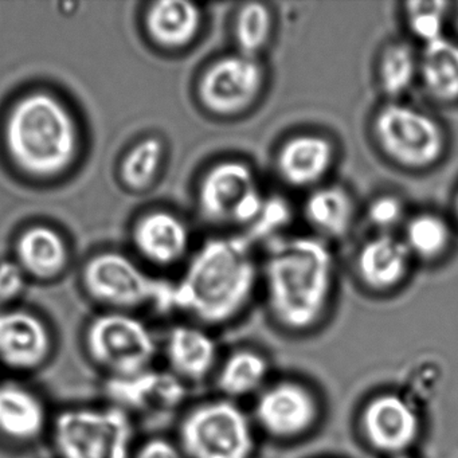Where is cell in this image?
I'll return each instance as SVG.
<instances>
[{
	"label": "cell",
	"mask_w": 458,
	"mask_h": 458,
	"mask_svg": "<svg viewBox=\"0 0 458 458\" xmlns=\"http://www.w3.org/2000/svg\"><path fill=\"white\" fill-rule=\"evenodd\" d=\"M259 250V293L273 323L293 335L310 334L328 318L339 284L335 246L288 233Z\"/></svg>",
	"instance_id": "6da1fadb"
},
{
	"label": "cell",
	"mask_w": 458,
	"mask_h": 458,
	"mask_svg": "<svg viewBox=\"0 0 458 458\" xmlns=\"http://www.w3.org/2000/svg\"><path fill=\"white\" fill-rule=\"evenodd\" d=\"M259 249L245 235L214 233L192 250L174 283V307L206 328L232 324L259 293Z\"/></svg>",
	"instance_id": "7a4b0ae2"
},
{
	"label": "cell",
	"mask_w": 458,
	"mask_h": 458,
	"mask_svg": "<svg viewBox=\"0 0 458 458\" xmlns=\"http://www.w3.org/2000/svg\"><path fill=\"white\" fill-rule=\"evenodd\" d=\"M79 140V128L68 106L47 92L20 98L4 124V143L13 162L38 178L68 170L76 159Z\"/></svg>",
	"instance_id": "3957f363"
},
{
	"label": "cell",
	"mask_w": 458,
	"mask_h": 458,
	"mask_svg": "<svg viewBox=\"0 0 458 458\" xmlns=\"http://www.w3.org/2000/svg\"><path fill=\"white\" fill-rule=\"evenodd\" d=\"M367 135L380 159L407 175L438 167L449 147L441 120L407 100L380 101L369 114Z\"/></svg>",
	"instance_id": "277c9868"
},
{
	"label": "cell",
	"mask_w": 458,
	"mask_h": 458,
	"mask_svg": "<svg viewBox=\"0 0 458 458\" xmlns=\"http://www.w3.org/2000/svg\"><path fill=\"white\" fill-rule=\"evenodd\" d=\"M267 195L261 173L250 159L225 154L200 171L194 202L198 216L214 233L246 235L259 219Z\"/></svg>",
	"instance_id": "5b68a950"
},
{
	"label": "cell",
	"mask_w": 458,
	"mask_h": 458,
	"mask_svg": "<svg viewBox=\"0 0 458 458\" xmlns=\"http://www.w3.org/2000/svg\"><path fill=\"white\" fill-rule=\"evenodd\" d=\"M49 438L57 458H132L135 418L116 404H73L53 414Z\"/></svg>",
	"instance_id": "8992f818"
},
{
	"label": "cell",
	"mask_w": 458,
	"mask_h": 458,
	"mask_svg": "<svg viewBox=\"0 0 458 458\" xmlns=\"http://www.w3.org/2000/svg\"><path fill=\"white\" fill-rule=\"evenodd\" d=\"M272 73L267 58L230 49L208 60L195 82L199 108L216 122H238L250 116L269 93Z\"/></svg>",
	"instance_id": "52a82bcc"
},
{
	"label": "cell",
	"mask_w": 458,
	"mask_h": 458,
	"mask_svg": "<svg viewBox=\"0 0 458 458\" xmlns=\"http://www.w3.org/2000/svg\"><path fill=\"white\" fill-rule=\"evenodd\" d=\"M85 356L104 380L124 379L152 369L160 340L138 313L101 310L81 335Z\"/></svg>",
	"instance_id": "ba28073f"
},
{
	"label": "cell",
	"mask_w": 458,
	"mask_h": 458,
	"mask_svg": "<svg viewBox=\"0 0 458 458\" xmlns=\"http://www.w3.org/2000/svg\"><path fill=\"white\" fill-rule=\"evenodd\" d=\"M176 442L187 458H254L253 417L232 399H208L183 412Z\"/></svg>",
	"instance_id": "9c48e42d"
},
{
	"label": "cell",
	"mask_w": 458,
	"mask_h": 458,
	"mask_svg": "<svg viewBox=\"0 0 458 458\" xmlns=\"http://www.w3.org/2000/svg\"><path fill=\"white\" fill-rule=\"evenodd\" d=\"M82 285L104 310L136 313L149 305L162 312L175 310L174 284L151 277L130 257L116 251L89 259L82 273Z\"/></svg>",
	"instance_id": "30bf717a"
},
{
	"label": "cell",
	"mask_w": 458,
	"mask_h": 458,
	"mask_svg": "<svg viewBox=\"0 0 458 458\" xmlns=\"http://www.w3.org/2000/svg\"><path fill=\"white\" fill-rule=\"evenodd\" d=\"M342 157V144L334 133L301 127L278 139L270 155V165L284 190L302 195L335 179Z\"/></svg>",
	"instance_id": "8fae6325"
},
{
	"label": "cell",
	"mask_w": 458,
	"mask_h": 458,
	"mask_svg": "<svg viewBox=\"0 0 458 458\" xmlns=\"http://www.w3.org/2000/svg\"><path fill=\"white\" fill-rule=\"evenodd\" d=\"M323 414L318 394L296 379L267 385L254 403V425L269 438L292 442L315 430Z\"/></svg>",
	"instance_id": "7c38bea8"
},
{
	"label": "cell",
	"mask_w": 458,
	"mask_h": 458,
	"mask_svg": "<svg viewBox=\"0 0 458 458\" xmlns=\"http://www.w3.org/2000/svg\"><path fill=\"white\" fill-rule=\"evenodd\" d=\"M358 426L367 446L387 458L410 453L422 434L417 407L394 391L369 396L359 411Z\"/></svg>",
	"instance_id": "4fadbf2b"
},
{
	"label": "cell",
	"mask_w": 458,
	"mask_h": 458,
	"mask_svg": "<svg viewBox=\"0 0 458 458\" xmlns=\"http://www.w3.org/2000/svg\"><path fill=\"white\" fill-rule=\"evenodd\" d=\"M414 259L399 235L367 233L350 257V273L359 288L372 296L398 293L414 273Z\"/></svg>",
	"instance_id": "5bb4252c"
},
{
	"label": "cell",
	"mask_w": 458,
	"mask_h": 458,
	"mask_svg": "<svg viewBox=\"0 0 458 458\" xmlns=\"http://www.w3.org/2000/svg\"><path fill=\"white\" fill-rule=\"evenodd\" d=\"M57 336L36 310L14 307L0 312V367L17 375L41 371L52 361Z\"/></svg>",
	"instance_id": "9a60e30c"
},
{
	"label": "cell",
	"mask_w": 458,
	"mask_h": 458,
	"mask_svg": "<svg viewBox=\"0 0 458 458\" xmlns=\"http://www.w3.org/2000/svg\"><path fill=\"white\" fill-rule=\"evenodd\" d=\"M361 203L353 190L332 179L301 195L297 216L308 234L335 246L352 237L360 225Z\"/></svg>",
	"instance_id": "2e32d148"
},
{
	"label": "cell",
	"mask_w": 458,
	"mask_h": 458,
	"mask_svg": "<svg viewBox=\"0 0 458 458\" xmlns=\"http://www.w3.org/2000/svg\"><path fill=\"white\" fill-rule=\"evenodd\" d=\"M53 414L47 399L17 377L0 380V444L28 449L49 437Z\"/></svg>",
	"instance_id": "e0dca14e"
},
{
	"label": "cell",
	"mask_w": 458,
	"mask_h": 458,
	"mask_svg": "<svg viewBox=\"0 0 458 458\" xmlns=\"http://www.w3.org/2000/svg\"><path fill=\"white\" fill-rule=\"evenodd\" d=\"M109 403L132 415H165L179 409L187 396V385L167 369L157 367L124 377L104 380Z\"/></svg>",
	"instance_id": "ac0fdd59"
},
{
	"label": "cell",
	"mask_w": 458,
	"mask_h": 458,
	"mask_svg": "<svg viewBox=\"0 0 458 458\" xmlns=\"http://www.w3.org/2000/svg\"><path fill=\"white\" fill-rule=\"evenodd\" d=\"M165 369L186 383H200L216 374L219 348L210 329L192 321L174 324L160 340Z\"/></svg>",
	"instance_id": "d6986e66"
},
{
	"label": "cell",
	"mask_w": 458,
	"mask_h": 458,
	"mask_svg": "<svg viewBox=\"0 0 458 458\" xmlns=\"http://www.w3.org/2000/svg\"><path fill=\"white\" fill-rule=\"evenodd\" d=\"M133 242L141 256L159 267L187 261L194 250L189 222L167 210L141 216L133 229Z\"/></svg>",
	"instance_id": "ffe728a7"
},
{
	"label": "cell",
	"mask_w": 458,
	"mask_h": 458,
	"mask_svg": "<svg viewBox=\"0 0 458 458\" xmlns=\"http://www.w3.org/2000/svg\"><path fill=\"white\" fill-rule=\"evenodd\" d=\"M208 25V12L195 2L160 0L147 13L146 26L155 44L181 52L194 47Z\"/></svg>",
	"instance_id": "44dd1931"
},
{
	"label": "cell",
	"mask_w": 458,
	"mask_h": 458,
	"mask_svg": "<svg viewBox=\"0 0 458 458\" xmlns=\"http://www.w3.org/2000/svg\"><path fill=\"white\" fill-rule=\"evenodd\" d=\"M374 81L382 101L407 100L420 81V47L407 37L383 42L375 55Z\"/></svg>",
	"instance_id": "7402d4cb"
},
{
	"label": "cell",
	"mask_w": 458,
	"mask_h": 458,
	"mask_svg": "<svg viewBox=\"0 0 458 458\" xmlns=\"http://www.w3.org/2000/svg\"><path fill=\"white\" fill-rule=\"evenodd\" d=\"M399 237L417 267H433L449 256L454 243V226L434 208H412Z\"/></svg>",
	"instance_id": "603a6c76"
},
{
	"label": "cell",
	"mask_w": 458,
	"mask_h": 458,
	"mask_svg": "<svg viewBox=\"0 0 458 458\" xmlns=\"http://www.w3.org/2000/svg\"><path fill=\"white\" fill-rule=\"evenodd\" d=\"M277 33V10L267 2H242L230 14L229 37L235 52L265 58L275 45Z\"/></svg>",
	"instance_id": "cb8c5ba5"
},
{
	"label": "cell",
	"mask_w": 458,
	"mask_h": 458,
	"mask_svg": "<svg viewBox=\"0 0 458 458\" xmlns=\"http://www.w3.org/2000/svg\"><path fill=\"white\" fill-rule=\"evenodd\" d=\"M428 100L436 104L458 101V42L449 36L420 47V81Z\"/></svg>",
	"instance_id": "d4e9b609"
},
{
	"label": "cell",
	"mask_w": 458,
	"mask_h": 458,
	"mask_svg": "<svg viewBox=\"0 0 458 458\" xmlns=\"http://www.w3.org/2000/svg\"><path fill=\"white\" fill-rule=\"evenodd\" d=\"M17 264L29 278L47 281L60 276L68 264V246L57 230L47 225L29 227L18 238Z\"/></svg>",
	"instance_id": "484cf974"
},
{
	"label": "cell",
	"mask_w": 458,
	"mask_h": 458,
	"mask_svg": "<svg viewBox=\"0 0 458 458\" xmlns=\"http://www.w3.org/2000/svg\"><path fill=\"white\" fill-rule=\"evenodd\" d=\"M270 363L267 356L253 348L233 351L219 361L214 377L221 396L238 399L259 395L267 387Z\"/></svg>",
	"instance_id": "4316f807"
},
{
	"label": "cell",
	"mask_w": 458,
	"mask_h": 458,
	"mask_svg": "<svg viewBox=\"0 0 458 458\" xmlns=\"http://www.w3.org/2000/svg\"><path fill=\"white\" fill-rule=\"evenodd\" d=\"M453 4L442 0H410L399 7L404 33L418 47H425L447 36Z\"/></svg>",
	"instance_id": "83f0119b"
},
{
	"label": "cell",
	"mask_w": 458,
	"mask_h": 458,
	"mask_svg": "<svg viewBox=\"0 0 458 458\" xmlns=\"http://www.w3.org/2000/svg\"><path fill=\"white\" fill-rule=\"evenodd\" d=\"M411 211L409 200L398 190H377L361 203L360 224L371 234L399 235Z\"/></svg>",
	"instance_id": "f1b7e54d"
},
{
	"label": "cell",
	"mask_w": 458,
	"mask_h": 458,
	"mask_svg": "<svg viewBox=\"0 0 458 458\" xmlns=\"http://www.w3.org/2000/svg\"><path fill=\"white\" fill-rule=\"evenodd\" d=\"M165 147L159 138H147L133 146L122 163V178L131 189L154 183L165 162Z\"/></svg>",
	"instance_id": "f546056e"
},
{
	"label": "cell",
	"mask_w": 458,
	"mask_h": 458,
	"mask_svg": "<svg viewBox=\"0 0 458 458\" xmlns=\"http://www.w3.org/2000/svg\"><path fill=\"white\" fill-rule=\"evenodd\" d=\"M29 276L17 261L0 262V312L17 307L29 284Z\"/></svg>",
	"instance_id": "4dcf8cb0"
},
{
	"label": "cell",
	"mask_w": 458,
	"mask_h": 458,
	"mask_svg": "<svg viewBox=\"0 0 458 458\" xmlns=\"http://www.w3.org/2000/svg\"><path fill=\"white\" fill-rule=\"evenodd\" d=\"M132 458H187L176 439L165 436L147 437L138 442Z\"/></svg>",
	"instance_id": "1f68e13d"
},
{
	"label": "cell",
	"mask_w": 458,
	"mask_h": 458,
	"mask_svg": "<svg viewBox=\"0 0 458 458\" xmlns=\"http://www.w3.org/2000/svg\"><path fill=\"white\" fill-rule=\"evenodd\" d=\"M453 210H454V216H455V219H457V222H458V191H457V194H455V197H454V203H453Z\"/></svg>",
	"instance_id": "d6a6232c"
},
{
	"label": "cell",
	"mask_w": 458,
	"mask_h": 458,
	"mask_svg": "<svg viewBox=\"0 0 458 458\" xmlns=\"http://www.w3.org/2000/svg\"><path fill=\"white\" fill-rule=\"evenodd\" d=\"M388 458H415L414 455L410 454V453H404V454L393 455V457Z\"/></svg>",
	"instance_id": "836d02e7"
}]
</instances>
